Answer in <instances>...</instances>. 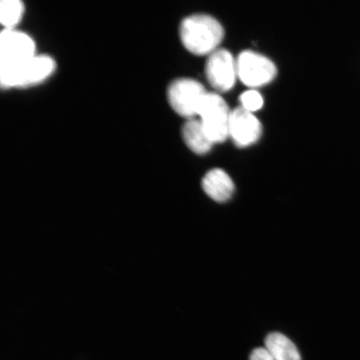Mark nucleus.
I'll list each match as a JSON object with an SVG mask.
<instances>
[{
	"instance_id": "f257e3e1",
	"label": "nucleus",
	"mask_w": 360,
	"mask_h": 360,
	"mask_svg": "<svg viewBox=\"0 0 360 360\" xmlns=\"http://www.w3.org/2000/svg\"><path fill=\"white\" fill-rule=\"evenodd\" d=\"M35 56V43L30 35L15 29L4 30L0 35V81L2 87H17L21 68Z\"/></svg>"
},
{
	"instance_id": "f03ea898",
	"label": "nucleus",
	"mask_w": 360,
	"mask_h": 360,
	"mask_svg": "<svg viewBox=\"0 0 360 360\" xmlns=\"http://www.w3.org/2000/svg\"><path fill=\"white\" fill-rule=\"evenodd\" d=\"M221 25L212 16L195 15L184 19L180 25V38L188 51L198 56L210 55L222 42Z\"/></svg>"
},
{
	"instance_id": "7ed1b4c3",
	"label": "nucleus",
	"mask_w": 360,
	"mask_h": 360,
	"mask_svg": "<svg viewBox=\"0 0 360 360\" xmlns=\"http://www.w3.org/2000/svg\"><path fill=\"white\" fill-rule=\"evenodd\" d=\"M198 115L210 141L221 143L229 136L231 112L224 98L218 94L207 93Z\"/></svg>"
},
{
	"instance_id": "20e7f679",
	"label": "nucleus",
	"mask_w": 360,
	"mask_h": 360,
	"mask_svg": "<svg viewBox=\"0 0 360 360\" xmlns=\"http://www.w3.org/2000/svg\"><path fill=\"white\" fill-rule=\"evenodd\" d=\"M207 94L204 86L191 79H179L168 89V100L178 115L192 119L198 115L201 103Z\"/></svg>"
},
{
	"instance_id": "39448f33",
	"label": "nucleus",
	"mask_w": 360,
	"mask_h": 360,
	"mask_svg": "<svg viewBox=\"0 0 360 360\" xmlns=\"http://www.w3.org/2000/svg\"><path fill=\"white\" fill-rule=\"evenodd\" d=\"M237 75L243 83L250 87H259L276 78L277 69L267 57L254 51H245L236 61Z\"/></svg>"
},
{
	"instance_id": "423d86ee",
	"label": "nucleus",
	"mask_w": 360,
	"mask_h": 360,
	"mask_svg": "<svg viewBox=\"0 0 360 360\" xmlns=\"http://www.w3.org/2000/svg\"><path fill=\"white\" fill-rule=\"evenodd\" d=\"M205 74L211 86L219 92H227L236 84V62L226 49H217L207 60Z\"/></svg>"
},
{
	"instance_id": "0eeeda50",
	"label": "nucleus",
	"mask_w": 360,
	"mask_h": 360,
	"mask_svg": "<svg viewBox=\"0 0 360 360\" xmlns=\"http://www.w3.org/2000/svg\"><path fill=\"white\" fill-rule=\"evenodd\" d=\"M229 134L238 147H247L258 141L262 126L253 112L238 107L231 112Z\"/></svg>"
},
{
	"instance_id": "6e6552de",
	"label": "nucleus",
	"mask_w": 360,
	"mask_h": 360,
	"mask_svg": "<svg viewBox=\"0 0 360 360\" xmlns=\"http://www.w3.org/2000/svg\"><path fill=\"white\" fill-rule=\"evenodd\" d=\"M56 69L55 60L49 56L36 55L21 68L18 88L33 86L51 77Z\"/></svg>"
},
{
	"instance_id": "1a4fd4ad",
	"label": "nucleus",
	"mask_w": 360,
	"mask_h": 360,
	"mask_svg": "<svg viewBox=\"0 0 360 360\" xmlns=\"http://www.w3.org/2000/svg\"><path fill=\"white\" fill-rule=\"evenodd\" d=\"M202 190L216 202L228 201L235 192V184L229 174L221 169L209 171L202 180Z\"/></svg>"
},
{
	"instance_id": "9d476101",
	"label": "nucleus",
	"mask_w": 360,
	"mask_h": 360,
	"mask_svg": "<svg viewBox=\"0 0 360 360\" xmlns=\"http://www.w3.org/2000/svg\"><path fill=\"white\" fill-rule=\"evenodd\" d=\"M182 136L187 146L198 155H205L212 148L213 142L207 134L201 121L192 118L183 125Z\"/></svg>"
},
{
	"instance_id": "9b49d317",
	"label": "nucleus",
	"mask_w": 360,
	"mask_h": 360,
	"mask_svg": "<svg viewBox=\"0 0 360 360\" xmlns=\"http://www.w3.org/2000/svg\"><path fill=\"white\" fill-rule=\"evenodd\" d=\"M265 349L276 360H301L295 345L281 333L274 332L265 339Z\"/></svg>"
},
{
	"instance_id": "f8f14e48",
	"label": "nucleus",
	"mask_w": 360,
	"mask_h": 360,
	"mask_svg": "<svg viewBox=\"0 0 360 360\" xmlns=\"http://www.w3.org/2000/svg\"><path fill=\"white\" fill-rule=\"evenodd\" d=\"M25 13V6L20 0H3L0 4V21L4 30L15 29Z\"/></svg>"
},
{
	"instance_id": "ddd939ff",
	"label": "nucleus",
	"mask_w": 360,
	"mask_h": 360,
	"mask_svg": "<svg viewBox=\"0 0 360 360\" xmlns=\"http://www.w3.org/2000/svg\"><path fill=\"white\" fill-rule=\"evenodd\" d=\"M242 107L248 111L253 112L261 109L264 100L262 96L256 90H248L240 96Z\"/></svg>"
},
{
	"instance_id": "4468645a",
	"label": "nucleus",
	"mask_w": 360,
	"mask_h": 360,
	"mask_svg": "<svg viewBox=\"0 0 360 360\" xmlns=\"http://www.w3.org/2000/svg\"><path fill=\"white\" fill-rule=\"evenodd\" d=\"M250 360H276L265 348H257L251 353Z\"/></svg>"
}]
</instances>
